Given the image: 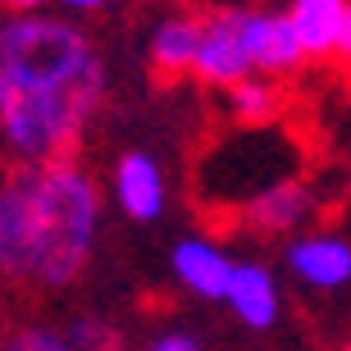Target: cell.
<instances>
[{
	"label": "cell",
	"mask_w": 351,
	"mask_h": 351,
	"mask_svg": "<svg viewBox=\"0 0 351 351\" xmlns=\"http://www.w3.org/2000/svg\"><path fill=\"white\" fill-rule=\"evenodd\" d=\"M105 101V64L78 27L10 19L0 27V132L19 160H60Z\"/></svg>",
	"instance_id": "obj_1"
},
{
	"label": "cell",
	"mask_w": 351,
	"mask_h": 351,
	"mask_svg": "<svg viewBox=\"0 0 351 351\" xmlns=\"http://www.w3.org/2000/svg\"><path fill=\"white\" fill-rule=\"evenodd\" d=\"M101 228V192L78 160L19 165L0 182V274L73 283L91 261Z\"/></svg>",
	"instance_id": "obj_2"
},
{
	"label": "cell",
	"mask_w": 351,
	"mask_h": 351,
	"mask_svg": "<svg viewBox=\"0 0 351 351\" xmlns=\"http://www.w3.org/2000/svg\"><path fill=\"white\" fill-rule=\"evenodd\" d=\"M233 19H237L242 51H247V60H251V73L278 78V73H292V69L306 60L297 32L287 23V14H278V10H233Z\"/></svg>",
	"instance_id": "obj_3"
},
{
	"label": "cell",
	"mask_w": 351,
	"mask_h": 351,
	"mask_svg": "<svg viewBox=\"0 0 351 351\" xmlns=\"http://www.w3.org/2000/svg\"><path fill=\"white\" fill-rule=\"evenodd\" d=\"M192 73L201 82H210V87H233V82L251 78V60H247V51H242L233 10L215 14V19L201 23V41H196Z\"/></svg>",
	"instance_id": "obj_4"
},
{
	"label": "cell",
	"mask_w": 351,
	"mask_h": 351,
	"mask_svg": "<svg viewBox=\"0 0 351 351\" xmlns=\"http://www.w3.org/2000/svg\"><path fill=\"white\" fill-rule=\"evenodd\" d=\"M114 201L137 223L160 219L165 215V201H169V182H165L160 160L146 156V151H123L119 165H114Z\"/></svg>",
	"instance_id": "obj_5"
},
{
	"label": "cell",
	"mask_w": 351,
	"mask_h": 351,
	"mask_svg": "<svg viewBox=\"0 0 351 351\" xmlns=\"http://www.w3.org/2000/svg\"><path fill=\"white\" fill-rule=\"evenodd\" d=\"M169 265H173V278H178L192 297L223 301L233 261H228V251H219L210 237H182V242H173Z\"/></svg>",
	"instance_id": "obj_6"
},
{
	"label": "cell",
	"mask_w": 351,
	"mask_h": 351,
	"mask_svg": "<svg viewBox=\"0 0 351 351\" xmlns=\"http://www.w3.org/2000/svg\"><path fill=\"white\" fill-rule=\"evenodd\" d=\"M287 269L311 287H347L351 283V242L333 233H311L287 247Z\"/></svg>",
	"instance_id": "obj_7"
},
{
	"label": "cell",
	"mask_w": 351,
	"mask_h": 351,
	"mask_svg": "<svg viewBox=\"0 0 351 351\" xmlns=\"http://www.w3.org/2000/svg\"><path fill=\"white\" fill-rule=\"evenodd\" d=\"M223 301H228V311L247 328H274L278 324V283H274V274L256 261H233Z\"/></svg>",
	"instance_id": "obj_8"
},
{
	"label": "cell",
	"mask_w": 351,
	"mask_h": 351,
	"mask_svg": "<svg viewBox=\"0 0 351 351\" xmlns=\"http://www.w3.org/2000/svg\"><path fill=\"white\" fill-rule=\"evenodd\" d=\"M315 210V196L306 182L297 178H283L274 182V187H265V192H256L247 201V210H242V219L256 228V233H292V228H301L306 223V215Z\"/></svg>",
	"instance_id": "obj_9"
},
{
	"label": "cell",
	"mask_w": 351,
	"mask_h": 351,
	"mask_svg": "<svg viewBox=\"0 0 351 351\" xmlns=\"http://www.w3.org/2000/svg\"><path fill=\"white\" fill-rule=\"evenodd\" d=\"M351 0H292L287 5V23L297 32L301 51L306 55H333V41H338L342 14H347Z\"/></svg>",
	"instance_id": "obj_10"
},
{
	"label": "cell",
	"mask_w": 351,
	"mask_h": 351,
	"mask_svg": "<svg viewBox=\"0 0 351 351\" xmlns=\"http://www.w3.org/2000/svg\"><path fill=\"white\" fill-rule=\"evenodd\" d=\"M196 41H201V23L196 19H165L151 32V64L156 73H192Z\"/></svg>",
	"instance_id": "obj_11"
},
{
	"label": "cell",
	"mask_w": 351,
	"mask_h": 351,
	"mask_svg": "<svg viewBox=\"0 0 351 351\" xmlns=\"http://www.w3.org/2000/svg\"><path fill=\"white\" fill-rule=\"evenodd\" d=\"M228 105H233V114L242 123H269L278 114V87L269 78H261V73H251V78L228 87Z\"/></svg>",
	"instance_id": "obj_12"
},
{
	"label": "cell",
	"mask_w": 351,
	"mask_h": 351,
	"mask_svg": "<svg viewBox=\"0 0 351 351\" xmlns=\"http://www.w3.org/2000/svg\"><path fill=\"white\" fill-rule=\"evenodd\" d=\"M5 351H73V342H69V333H60V328L32 324V328H19V333H10Z\"/></svg>",
	"instance_id": "obj_13"
},
{
	"label": "cell",
	"mask_w": 351,
	"mask_h": 351,
	"mask_svg": "<svg viewBox=\"0 0 351 351\" xmlns=\"http://www.w3.org/2000/svg\"><path fill=\"white\" fill-rule=\"evenodd\" d=\"M69 342H73V351H114L119 333L110 324H101V319H78L69 328Z\"/></svg>",
	"instance_id": "obj_14"
},
{
	"label": "cell",
	"mask_w": 351,
	"mask_h": 351,
	"mask_svg": "<svg viewBox=\"0 0 351 351\" xmlns=\"http://www.w3.org/2000/svg\"><path fill=\"white\" fill-rule=\"evenodd\" d=\"M142 351H206V347H201V338H192V333H160V338H151Z\"/></svg>",
	"instance_id": "obj_15"
},
{
	"label": "cell",
	"mask_w": 351,
	"mask_h": 351,
	"mask_svg": "<svg viewBox=\"0 0 351 351\" xmlns=\"http://www.w3.org/2000/svg\"><path fill=\"white\" fill-rule=\"evenodd\" d=\"M333 55H338L342 64H351V5L342 14V27H338V41H333Z\"/></svg>",
	"instance_id": "obj_16"
},
{
	"label": "cell",
	"mask_w": 351,
	"mask_h": 351,
	"mask_svg": "<svg viewBox=\"0 0 351 351\" xmlns=\"http://www.w3.org/2000/svg\"><path fill=\"white\" fill-rule=\"evenodd\" d=\"M5 5H10L14 14H32V10H41L46 0H5Z\"/></svg>",
	"instance_id": "obj_17"
},
{
	"label": "cell",
	"mask_w": 351,
	"mask_h": 351,
	"mask_svg": "<svg viewBox=\"0 0 351 351\" xmlns=\"http://www.w3.org/2000/svg\"><path fill=\"white\" fill-rule=\"evenodd\" d=\"M60 5H69V10H105L110 0H60Z\"/></svg>",
	"instance_id": "obj_18"
},
{
	"label": "cell",
	"mask_w": 351,
	"mask_h": 351,
	"mask_svg": "<svg viewBox=\"0 0 351 351\" xmlns=\"http://www.w3.org/2000/svg\"><path fill=\"white\" fill-rule=\"evenodd\" d=\"M342 351H351V347H342Z\"/></svg>",
	"instance_id": "obj_19"
}]
</instances>
